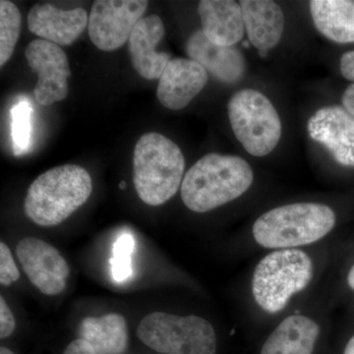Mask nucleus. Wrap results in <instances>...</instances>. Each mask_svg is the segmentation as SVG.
Here are the masks:
<instances>
[{
    "mask_svg": "<svg viewBox=\"0 0 354 354\" xmlns=\"http://www.w3.org/2000/svg\"><path fill=\"white\" fill-rule=\"evenodd\" d=\"M165 36V26L158 15L147 16L135 25L128 39L130 58L137 73L147 80L160 78L171 62V55L156 48Z\"/></svg>",
    "mask_w": 354,
    "mask_h": 354,
    "instance_id": "obj_13",
    "label": "nucleus"
},
{
    "mask_svg": "<svg viewBox=\"0 0 354 354\" xmlns=\"http://www.w3.org/2000/svg\"><path fill=\"white\" fill-rule=\"evenodd\" d=\"M85 9L62 10L50 3L36 4L28 14V27L32 34L57 46H71L88 26Z\"/></svg>",
    "mask_w": 354,
    "mask_h": 354,
    "instance_id": "obj_14",
    "label": "nucleus"
},
{
    "mask_svg": "<svg viewBox=\"0 0 354 354\" xmlns=\"http://www.w3.org/2000/svg\"><path fill=\"white\" fill-rule=\"evenodd\" d=\"M0 354H14L12 351H10V349L4 348V346H1V348H0Z\"/></svg>",
    "mask_w": 354,
    "mask_h": 354,
    "instance_id": "obj_31",
    "label": "nucleus"
},
{
    "mask_svg": "<svg viewBox=\"0 0 354 354\" xmlns=\"http://www.w3.org/2000/svg\"><path fill=\"white\" fill-rule=\"evenodd\" d=\"M146 0H97L88 16V32L99 50H118L148 8Z\"/></svg>",
    "mask_w": 354,
    "mask_h": 354,
    "instance_id": "obj_8",
    "label": "nucleus"
},
{
    "mask_svg": "<svg viewBox=\"0 0 354 354\" xmlns=\"http://www.w3.org/2000/svg\"><path fill=\"white\" fill-rule=\"evenodd\" d=\"M244 27L249 41L259 51L274 48L285 30V15L281 7L270 0H242Z\"/></svg>",
    "mask_w": 354,
    "mask_h": 354,
    "instance_id": "obj_17",
    "label": "nucleus"
},
{
    "mask_svg": "<svg viewBox=\"0 0 354 354\" xmlns=\"http://www.w3.org/2000/svg\"><path fill=\"white\" fill-rule=\"evenodd\" d=\"M79 339L90 344L97 354H122L128 346L125 318L120 314L87 317L79 326Z\"/></svg>",
    "mask_w": 354,
    "mask_h": 354,
    "instance_id": "obj_19",
    "label": "nucleus"
},
{
    "mask_svg": "<svg viewBox=\"0 0 354 354\" xmlns=\"http://www.w3.org/2000/svg\"><path fill=\"white\" fill-rule=\"evenodd\" d=\"M309 136L322 144L335 162L354 167V118L339 106H325L310 118Z\"/></svg>",
    "mask_w": 354,
    "mask_h": 354,
    "instance_id": "obj_11",
    "label": "nucleus"
},
{
    "mask_svg": "<svg viewBox=\"0 0 354 354\" xmlns=\"http://www.w3.org/2000/svg\"><path fill=\"white\" fill-rule=\"evenodd\" d=\"M15 329V320L3 297H0V337L6 339Z\"/></svg>",
    "mask_w": 354,
    "mask_h": 354,
    "instance_id": "obj_25",
    "label": "nucleus"
},
{
    "mask_svg": "<svg viewBox=\"0 0 354 354\" xmlns=\"http://www.w3.org/2000/svg\"><path fill=\"white\" fill-rule=\"evenodd\" d=\"M208 72L192 59L174 58L158 82L157 97L165 108L179 111L187 106L208 83Z\"/></svg>",
    "mask_w": 354,
    "mask_h": 354,
    "instance_id": "obj_12",
    "label": "nucleus"
},
{
    "mask_svg": "<svg viewBox=\"0 0 354 354\" xmlns=\"http://www.w3.org/2000/svg\"><path fill=\"white\" fill-rule=\"evenodd\" d=\"M310 11L317 30L326 38L337 44L354 43V1L313 0Z\"/></svg>",
    "mask_w": 354,
    "mask_h": 354,
    "instance_id": "obj_20",
    "label": "nucleus"
},
{
    "mask_svg": "<svg viewBox=\"0 0 354 354\" xmlns=\"http://www.w3.org/2000/svg\"><path fill=\"white\" fill-rule=\"evenodd\" d=\"M268 53H266V51H259V55L262 57H267Z\"/></svg>",
    "mask_w": 354,
    "mask_h": 354,
    "instance_id": "obj_32",
    "label": "nucleus"
},
{
    "mask_svg": "<svg viewBox=\"0 0 354 354\" xmlns=\"http://www.w3.org/2000/svg\"><path fill=\"white\" fill-rule=\"evenodd\" d=\"M186 53L190 59L223 82H239L245 73V57L241 51L234 46H221L211 43L202 30L191 35L186 43Z\"/></svg>",
    "mask_w": 354,
    "mask_h": 354,
    "instance_id": "obj_15",
    "label": "nucleus"
},
{
    "mask_svg": "<svg viewBox=\"0 0 354 354\" xmlns=\"http://www.w3.org/2000/svg\"><path fill=\"white\" fill-rule=\"evenodd\" d=\"M319 335L320 327L313 319L290 316L270 335L261 354H313Z\"/></svg>",
    "mask_w": 354,
    "mask_h": 354,
    "instance_id": "obj_18",
    "label": "nucleus"
},
{
    "mask_svg": "<svg viewBox=\"0 0 354 354\" xmlns=\"http://www.w3.org/2000/svg\"><path fill=\"white\" fill-rule=\"evenodd\" d=\"M344 109L354 118V84L348 86L342 97Z\"/></svg>",
    "mask_w": 354,
    "mask_h": 354,
    "instance_id": "obj_28",
    "label": "nucleus"
},
{
    "mask_svg": "<svg viewBox=\"0 0 354 354\" xmlns=\"http://www.w3.org/2000/svg\"><path fill=\"white\" fill-rule=\"evenodd\" d=\"M313 272V262L304 251H272L254 270L251 283L254 300L267 313H279L293 295L307 288Z\"/></svg>",
    "mask_w": 354,
    "mask_h": 354,
    "instance_id": "obj_5",
    "label": "nucleus"
},
{
    "mask_svg": "<svg viewBox=\"0 0 354 354\" xmlns=\"http://www.w3.org/2000/svg\"><path fill=\"white\" fill-rule=\"evenodd\" d=\"M185 160L180 148L160 133L150 132L137 142L133 153V181L140 199L160 206L171 199L183 184Z\"/></svg>",
    "mask_w": 354,
    "mask_h": 354,
    "instance_id": "obj_3",
    "label": "nucleus"
},
{
    "mask_svg": "<svg viewBox=\"0 0 354 354\" xmlns=\"http://www.w3.org/2000/svg\"><path fill=\"white\" fill-rule=\"evenodd\" d=\"M30 67L38 74L34 95L39 104L51 106L64 101L68 95V78L71 75L66 53L57 44L35 39L25 51Z\"/></svg>",
    "mask_w": 354,
    "mask_h": 354,
    "instance_id": "obj_9",
    "label": "nucleus"
},
{
    "mask_svg": "<svg viewBox=\"0 0 354 354\" xmlns=\"http://www.w3.org/2000/svg\"><path fill=\"white\" fill-rule=\"evenodd\" d=\"M20 278L19 270L14 262L10 249L4 242L0 243V283L10 286Z\"/></svg>",
    "mask_w": 354,
    "mask_h": 354,
    "instance_id": "obj_24",
    "label": "nucleus"
},
{
    "mask_svg": "<svg viewBox=\"0 0 354 354\" xmlns=\"http://www.w3.org/2000/svg\"><path fill=\"white\" fill-rule=\"evenodd\" d=\"M92 190V178L85 169L60 165L32 181L26 195V215L41 227H55L83 206Z\"/></svg>",
    "mask_w": 354,
    "mask_h": 354,
    "instance_id": "obj_2",
    "label": "nucleus"
},
{
    "mask_svg": "<svg viewBox=\"0 0 354 354\" xmlns=\"http://www.w3.org/2000/svg\"><path fill=\"white\" fill-rule=\"evenodd\" d=\"M335 212L318 203H295L270 209L254 223L252 234L260 246L295 249L321 241L335 227Z\"/></svg>",
    "mask_w": 354,
    "mask_h": 354,
    "instance_id": "obj_4",
    "label": "nucleus"
},
{
    "mask_svg": "<svg viewBox=\"0 0 354 354\" xmlns=\"http://www.w3.org/2000/svg\"><path fill=\"white\" fill-rule=\"evenodd\" d=\"M32 108L27 102H21L11 109V135L13 152L22 155L29 148L32 131Z\"/></svg>",
    "mask_w": 354,
    "mask_h": 354,
    "instance_id": "obj_22",
    "label": "nucleus"
},
{
    "mask_svg": "<svg viewBox=\"0 0 354 354\" xmlns=\"http://www.w3.org/2000/svg\"><path fill=\"white\" fill-rule=\"evenodd\" d=\"M120 188H121V189H122V188H123V189H124V188H125V183H120Z\"/></svg>",
    "mask_w": 354,
    "mask_h": 354,
    "instance_id": "obj_33",
    "label": "nucleus"
},
{
    "mask_svg": "<svg viewBox=\"0 0 354 354\" xmlns=\"http://www.w3.org/2000/svg\"><path fill=\"white\" fill-rule=\"evenodd\" d=\"M341 72L344 78L354 82V50L344 53L341 58Z\"/></svg>",
    "mask_w": 354,
    "mask_h": 354,
    "instance_id": "obj_26",
    "label": "nucleus"
},
{
    "mask_svg": "<svg viewBox=\"0 0 354 354\" xmlns=\"http://www.w3.org/2000/svg\"><path fill=\"white\" fill-rule=\"evenodd\" d=\"M228 118L235 137L246 152L265 157L278 146L281 121L270 100L253 88L232 95L227 104Z\"/></svg>",
    "mask_w": 354,
    "mask_h": 354,
    "instance_id": "obj_7",
    "label": "nucleus"
},
{
    "mask_svg": "<svg viewBox=\"0 0 354 354\" xmlns=\"http://www.w3.org/2000/svg\"><path fill=\"white\" fill-rule=\"evenodd\" d=\"M134 246V239L130 234H121L113 244V256L109 262L114 281L122 283L131 277V255Z\"/></svg>",
    "mask_w": 354,
    "mask_h": 354,
    "instance_id": "obj_23",
    "label": "nucleus"
},
{
    "mask_svg": "<svg viewBox=\"0 0 354 354\" xmlns=\"http://www.w3.org/2000/svg\"><path fill=\"white\" fill-rule=\"evenodd\" d=\"M202 32L211 43L234 46L245 34L241 3L232 0H202L198 6Z\"/></svg>",
    "mask_w": 354,
    "mask_h": 354,
    "instance_id": "obj_16",
    "label": "nucleus"
},
{
    "mask_svg": "<svg viewBox=\"0 0 354 354\" xmlns=\"http://www.w3.org/2000/svg\"><path fill=\"white\" fill-rule=\"evenodd\" d=\"M18 259L32 285L46 295H57L66 288L69 267L55 247L34 237L18 242Z\"/></svg>",
    "mask_w": 354,
    "mask_h": 354,
    "instance_id": "obj_10",
    "label": "nucleus"
},
{
    "mask_svg": "<svg viewBox=\"0 0 354 354\" xmlns=\"http://www.w3.org/2000/svg\"><path fill=\"white\" fill-rule=\"evenodd\" d=\"M348 283L349 288L354 291V265L349 270L348 274Z\"/></svg>",
    "mask_w": 354,
    "mask_h": 354,
    "instance_id": "obj_30",
    "label": "nucleus"
},
{
    "mask_svg": "<svg viewBox=\"0 0 354 354\" xmlns=\"http://www.w3.org/2000/svg\"><path fill=\"white\" fill-rule=\"evenodd\" d=\"M137 335L153 351L165 354H216L215 330L206 319L153 312L140 322Z\"/></svg>",
    "mask_w": 354,
    "mask_h": 354,
    "instance_id": "obj_6",
    "label": "nucleus"
},
{
    "mask_svg": "<svg viewBox=\"0 0 354 354\" xmlns=\"http://www.w3.org/2000/svg\"><path fill=\"white\" fill-rule=\"evenodd\" d=\"M344 354H354V335L346 344Z\"/></svg>",
    "mask_w": 354,
    "mask_h": 354,
    "instance_id": "obj_29",
    "label": "nucleus"
},
{
    "mask_svg": "<svg viewBox=\"0 0 354 354\" xmlns=\"http://www.w3.org/2000/svg\"><path fill=\"white\" fill-rule=\"evenodd\" d=\"M253 180L252 169L243 158L208 153L186 172L181 198L191 211L206 213L242 196Z\"/></svg>",
    "mask_w": 354,
    "mask_h": 354,
    "instance_id": "obj_1",
    "label": "nucleus"
},
{
    "mask_svg": "<svg viewBox=\"0 0 354 354\" xmlns=\"http://www.w3.org/2000/svg\"><path fill=\"white\" fill-rule=\"evenodd\" d=\"M21 32V14L8 0L0 1V66L10 59Z\"/></svg>",
    "mask_w": 354,
    "mask_h": 354,
    "instance_id": "obj_21",
    "label": "nucleus"
},
{
    "mask_svg": "<svg viewBox=\"0 0 354 354\" xmlns=\"http://www.w3.org/2000/svg\"><path fill=\"white\" fill-rule=\"evenodd\" d=\"M64 354H97L90 344L83 339H75L67 346Z\"/></svg>",
    "mask_w": 354,
    "mask_h": 354,
    "instance_id": "obj_27",
    "label": "nucleus"
}]
</instances>
